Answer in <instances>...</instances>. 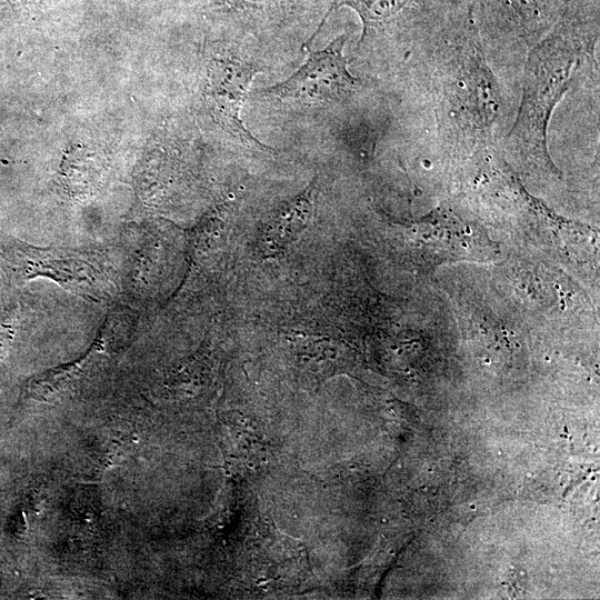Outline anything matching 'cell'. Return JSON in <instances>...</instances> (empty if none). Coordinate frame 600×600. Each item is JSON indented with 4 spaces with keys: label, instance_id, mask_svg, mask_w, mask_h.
Masks as SVG:
<instances>
[{
    "label": "cell",
    "instance_id": "cell-2",
    "mask_svg": "<svg viewBox=\"0 0 600 600\" xmlns=\"http://www.w3.org/2000/svg\"><path fill=\"white\" fill-rule=\"evenodd\" d=\"M597 31L573 23L568 16L530 49L523 68L516 119L501 152L521 171L561 178L548 149V128L556 107L569 90L578 69L593 60Z\"/></svg>",
    "mask_w": 600,
    "mask_h": 600
},
{
    "label": "cell",
    "instance_id": "cell-7",
    "mask_svg": "<svg viewBox=\"0 0 600 600\" xmlns=\"http://www.w3.org/2000/svg\"><path fill=\"white\" fill-rule=\"evenodd\" d=\"M261 71L237 49L222 47L208 59L203 96L212 119L224 131L246 146L273 152L248 131L241 119L251 82Z\"/></svg>",
    "mask_w": 600,
    "mask_h": 600
},
{
    "label": "cell",
    "instance_id": "cell-11",
    "mask_svg": "<svg viewBox=\"0 0 600 600\" xmlns=\"http://www.w3.org/2000/svg\"><path fill=\"white\" fill-rule=\"evenodd\" d=\"M519 26V36L530 46L538 42L546 7L542 0H498Z\"/></svg>",
    "mask_w": 600,
    "mask_h": 600
},
{
    "label": "cell",
    "instance_id": "cell-4",
    "mask_svg": "<svg viewBox=\"0 0 600 600\" xmlns=\"http://www.w3.org/2000/svg\"><path fill=\"white\" fill-rule=\"evenodd\" d=\"M204 11L238 32L273 39L329 17L330 0H201Z\"/></svg>",
    "mask_w": 600,
    "mask_h": 600
},
{
    "label": "cell",
    "instance_id": "cell-3",
    "mask_svg": "<svg viewBox=\"0 0 600 600\" xmlns=\"http://www.w3.org/2000/svg\"><path fill=\"white\" fill-rule=\"evenodd\" d=\"M391 240L403 262L420 273L457 261L489 262L499 247L476 220L450 206L391 224Z\"/></svg>",
    "mask_w": 600,
    "mask_h": 600
},
{
    "label": "cell",
    "instance_id": "cell-10",
    "mask_svg": "<svg viewBox=\"0 0 600 600\" xmlns=\"http://www.w3.org/2000/svg\"><path fill=\"white\" fill-rule=\"evenodd\" d=\"M104 172L102 158L80 147L69 151L61 166L64 187L74 197H87L96 192L103 182Z\"/></svg>",
    "mask_w": 600,
    "mask_h": 600
},
{
    "label": "cell",
    "instance_id": "cell-5",
    "mask_svg": "<svg viewBox=\"0 0 600 600\" xmlns=\"http://www.w3.org/2000/svg\"><path fill=\"white\" fill-rule=\"evenodd\" d=\"M347 40V33L338 36L324 49L311 52L289 78L260 92L301 107L327 106L347 99L359 84L343 54Z\"/></svg>",
    "mask_w": 600,
    "mask_h": 600
},
{
    "label": "cell",
    "instance_id": "cell-9",
    "mask_svg": "<svg viewBox=\"0 0 600 600\" xmlns=\"http://www.w3.org/2000/svg\"><path fill=\"white\" fill-rule=\"evenodd\" d=\"M317 184L313 180L301 192L273 209L262 223L257 250L262 258H273L289 248L307 229L316 211Z\"/></svg>",
    "mask_w": 600,
    "mask_h": 600
},
{
    "label": "cell",
    "instance_id": "cell-8",
    "mask_svg": "<svg viewBox=\"0 0 600 600\" xmlns=\"http://www.w3.org/2000/svg\"><path fill=\"white\" fill-rule=\"evenodd\" d=\"M423 0H330V11L349 7L362 23L361 37L356 47L361 57L387 52L408 54L409 28Z\"/></svg>",
    "mask_w": 600,
    "mask_h": 600
},
{
    "label": "cell",
    "instance_id": "cell-1",
    "mask_svg": "<svg viewBox=\"0 0 600 600\" xmlns=\"http://www.w3.org/2000/svg\"><path fill=\"white\" fill-rule=\"evenodd\" d=\"M428 67L438 140L451 154L474 161L496 147L502 93L473 24L444 37Z\"/></svg>",
    "mask_w": 600,
    "mask_h": 600
},
{
    "label": "cell",
    "instance_id": "cell-6",
    "mask_svg": "<svg viewBox=\"0 0 600 600\" xmlns=\"http://www.w3.org/2000/svg\"><path fill=\"white\" fill-rule=\"evenodd\" d=\"M0 254L18 281L44 277L93 301L111 297L112 289L106 274L74 253L11 241L0 247Z\"/></svg>",
    "mask_w": 600,
    "mask_h": 600
}]
</instances>
